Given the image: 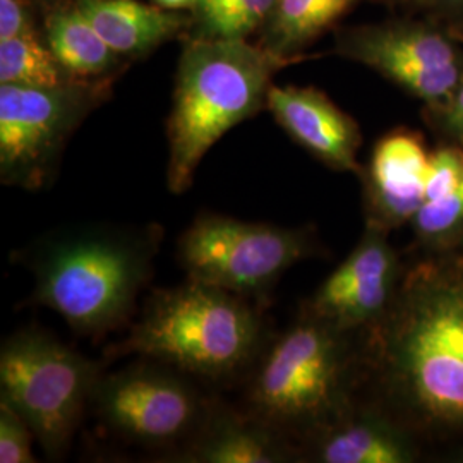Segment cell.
Instances as JSON below:
<instances>
[{
    "instance_id": "4fadbf2b",
    "label": "cell",
    "mask_w": 463,
    "mask_h": 463,
    "mask_svg": "<svg viewBox=\"0 0 463 463\" xmlns=\"http://www.w3.org/2000/svg\"><path fill=\"white\" fill-rule=\"evenodd\" d=\"M187 463H279L294 460V441L246 409L210 398L196 432L175 453Z\"/></svg>"
},
{
    "instance_id": "ffe728a7",
    "label": "cell",
    "mask_w": 463,
    "mask_h": 463,
    "mask_svg": "<svg viewBox=\"0 0 463 463\" xmlns=\"http://www.w3.org/2000/svg\"><path fill=\"white\" fill-rule=\"evenodd\" d=\"M277 0H198L193 9L199 38L239 40L265 26Z\"/></svg>"
},
{
    "instance_id": "2e32d148",
    "label": "cell",
    "mask_w": 463,
    "mask_h": 463,
    "mask_svg": "<svg viewBox=\"0 0 463 463\" xmlns=\"http://www.w3.org/2000/svg\"><path fill=\"white\" fill-rule=\"evenodd\" d=\"M307 443L315 445L316 460L325 463H405L412 451L393 424L376 414L350 412L321 430Z\"/></svg>"
},
{
    "instance_id": "603a6c76",
    "label": "cell",
    "mask_w": 463,
    "mask_h": 463,
    "mask_svg": "<svg viewBox=\"0 0 463 463\" xmlns=\"http://www.w3.org/2000/svg\"><path fill=\"white\" fill-rule=\"evenodd\" d=\"M463 181V151L439 148L430 155L426 177V201H434L453 191Z\"/></svg>"
},
{
    "instance_id": "7c38bea8",
    "label": "cell",
    "mask_w": 463,
    "mask_h": 463,
    "mask_svg": "<svg viewBox=\"0 0 463 463\" xmlns=\"http://www.w3.org/2000/svg\"><path fill=\"white\" fill-rule=\"evenodd\" d=\"M266 109L281 129L333 170L359 172V126L323 91L271 84Z\"/></svg>"
},
{
    "instance_id": "52a82bcc",
    "label": "cell",
    "mask_w": 463,
    "mask_h": 463,
    "mask_svg": "<svg viewBox=\"0 0 463 463\" xmlns=\"http://www.w3.org/2000/svg\"><path fill=\"white\" fill-rule=\"evenodd\" d=\"M316 249L309 229L201 213L181 235L177 260L189 280L229 290L266 309L283 273Z\"/></svg>"
},
{
    "instance_id": "7a4b0ae2",
    "label": "cell",
    "mask_w": 463,
    "mask_h": 463,
    "mask_svg": "<svg viewBox=\"0 0 463 463\" xmlns=\"http://www.w3.org/2000/svg\"><path fill=\"white\" fill-rule=\"evenodd\" d=\"M162 237L158 225L52 235L23 258L33 273L32 302L62 316L81 336L101 338L120 330L153 277Z\"/></svg>"
},
{
    "instance_id": "9a60e30c",
    "label": "cell",
    "mask_w": 463,
    "mask_h": 463,
    "mask_svg": "<svg viewBox=\"0 0 463 463\" xmlns=\"http://www.w3.org/2000/svg\"><path fill=\"white\" fill-rule=\"evenodd\" d=\"M117 55L143 53L177 33L184 19L136 0H76L74 4Z\"/></svg>"
},
{
    "instance_id": "ac0fdd59",
    "label": "cell",
    "mask_w": 463,
    "mask_h": 463,
    "mask_svg": "<svg viewBox=\"0 0 463 463\" xmlns=\"http://www.w3.org/2000/svg\"><path fill=\"white\" fill-rule=\"evenodd\" d=\"M357 0H277L266 23V49L281 57L307 45Z\"/></svg>"
},
{
    "instance_id": "277c9868",
    "label": "cell",
    "mask_w": 463,
    "mask_h": 463,
    "mask_svg": "<svg viewBox=\"0 0 463 463\" xmlns=\"http://www.w3.org/2000/svg\"><path fill=\"white\" fill-rule=\"evenodd\" d=\"M288 61L246 38H198L185 47L166 124L170 193L184 194L216 141L265 109L273 74Z\"/></svg>"
},
{
    "instance_id": "cb8c5ba5",
    "label": "cell",
    "mask_w": 463,
    "mask_h": 463,
    "mask_svg": "<svg viewBox=\"0 0 463 463\" xmlns=\"http://www.w3.org/2000/svg\"><path fill=\"white\" fill-rule=\"evenodd\" d=\"M32 33L30 16L19 0H0V43Z\"/></svg>"
},
{
    "instance_id": "30bf717a",
    "label": "cell",
    "mask_w": 463,
    "mask_h": 463,
    "mask_svg": "<svg viewBox=\"0 0 463 463\" xmlns=\"http://www.w3.org/2000/svg\"><path fill=\"white\" fill-rule=\"evenodd\" d=\"M342 52L430 103H447L462 83L458 52L426 24H384L348 34Z\"/></svg>"
},
{
    "instance_id": "484cf974",
    "label": "cell",
    "mask_w": 463,
    "mask_h": 463,
    "mask_svg": "<svg viewBox=\"0 0 463 463\" xmlns=\"http://www.w3.org/2000/svg\"><path fill=\"white\" fill-rule=\"evenodd\" d=\"M153 4L168 9V11H181V9H194L198 0H153Z\"/></svg>"
},
{
    "instance_id": "44dd1931",
    "label": "cell",
    "mask_w": 463,
    "mask_h": 463,
    "mask_svg": "<svg viewBox=\"0 0 463 463\" xmlns=\"http://www.w3.org/2000/svg\"><path fill=\"white\" fill-rule=\"evenodd\" d=\"M34 432L26 419L0 397V463H34Z\"/></svg>"
},
{
    "instance_id": "3957f363",
    "label": "cell",
    "mask_w": 463,
    "mask_h": 463,
    "mask_svg": "<svg viewBox=\"0 0 463 463\" xmlns=\"http://www.w3.org/2000/svg\"><path fill=\"white\" fill-rule=\"evenodd\" d=\"M265 307L189 280L149 296L129 333L105 350L109 361L139 355L212 383H235L269 340Z\"/></svg>"
},
{
    "instance_id": "ba28073f",
    "label": "cell",
    "mask_w": 463,
    "mask_h": 463,
    "mask_svg": "<svg viewBox=\"0 0 463 463\" xmlns=\"http://www.w3.org/2000/svg\"><path fill=\"white\" fill-rule=\"evenodd\" d=\"M99 376L91 409L99 422L128 443L172 449L189 441L206 414L210 398L183 371L145 359Z\"/></svg>"
},
{
    "instance_id": "5bb4252c",
    "label": "cell",
    "mask_w": 463,
    "mask_h": 463,
    "mask_svg": "<svg viewBox=\"0 0 463 463\" xmlns=\"http://www.w3.org/2000/svg\"><path fill=\"white\" fill-rule=\"evenodd\" d=\"M430 155L419 136L407 131L380 139L365 179L369 225L386 229L414 218L426 201Z\"/></svg>"
},
{
    "instance_id": "7402d4cb",
    "label": "cell",
    "mask_w": 463,
    "mask_h": 463,
    "mask_svg": "<svg viewBox=\"0 0 463 463\" xmlns=\"http://www.w3.org/2000/svg\"><path fill=\"white\" fill-rule=\"evenodd\" d=\"M412 222L426 237H441L455 231L463 222V181L445 196L424 203Z\"/></svg>"
},
{
    "instance_id": "5b68a950",
    "label": "cell",
    "mask_w": 463,
    "mask_h": 463,
    "mask_svg": "<svg viewBox=\"0 0 463 463\" xmlns=\"http://www.w3.org/2000/svg\"><path fill=\"white\" fill-rule=\"evenodd\" d=\"M345 335L306 307L250 367L244 409L292 441L328 430L348 412Z\"/></svg>"
},
{
    "instance_id": "9c48e42d",
    "label": "cell",
    "mask_w": 463,
    "mask_h": 463,
    "mask_svg": "<svg viewBox=\"0 0 463 463\" xmlns=\"http://www.w3.org/2000/svg\"><path fill=\"white\" fill-rule=\"evenodd\" d=\"M101 84L53 88L0 84V181L24 191L47 187L67 137L101 99Z\"/></svg>"
},
{
    "instance_id": "4316f807",
    "label": "cell",
    "mask_w": 463,
    "mask_h": 463,
    "mask_svg": "<svg viewBox=\"0 0 463 463\" xmlns=\"http://www.w3.org/2000/svg\"><path fill=\"white\" fill-rule=\"evenodd\" d=\"M438 2H439L441 5L448 7V9L463 13V0H438Z\"/></svg>"
},
{
    "instance_id": "8fae6325",
    "label": "cell",
    "mask_w": 463,
    "mask_h": 463,
    "mask_svg": "<svg viewBox=\"0 0 463 463\" xmlns=\"http://www.w3.org/2000/svg\"><path fill=\"white\" fill-rule=\"evenodd\" d=\"M397 258L384 229L369 225L363 241L317 288L307 309L344 333L373 326L395 298Z\"/></svg>"
},
{
    "instance_id": "6da1fadb",
    "label": "cell",
    "mask_w": 463,
    "mask_h": 463,
    "mask_svg": "<svg viewBox=\"0 0 463 463\" xmlns=\"http://www.w3.org/2000/svg\"><path fill=\"white\" fill-rule=\"evenodd\" d=\"M369 361L415 422L463 430V263L415 266L371 326Z\"/></svg>"
},
{
    "instance_id": "8992f818",
    "label": "cell",
    "mask_w": 463,
    "mask_h": 463,
    "mask_svg": "<svg viewBox=\"0 0 463 463\" xmlns=\"http://www.w3.org/2000/svg\"><path fill=\"white\" fill-rule=\"evenodd\" d=\"M101 365L36 326L0 350V397L26 419L50 458H62L91 405Z\"/></svg>"
},
{
    "instance_id": "d6986e66",
    "label": "cell",
    "mask_w": 463,
    "mask_h": 463,
    "mask_svg": "<svg viewBox=\"0 0 463 463\" xmlns=\"http://www.w3.org/2000/svg\"><path fill=\"white\" fill-rule=\"evenodd\" d=\"M78 81L59 64L49 45H42L33 33L0 43V84L53 88Z\"/></svg>"
},
{
    "instance_id": "e0dca14e",
    "label": "cell",
    "mask_w": 463,
    "mask_h": 463,
    "mask_svg": "<svg viewBox=\"0 0 463 463\" xmlns=\"http://www.w3.org/2000/svg\"><path fill=\"white\" fill-rule=\"evenodd\" d=\"M47 42L59 64L78 81L103 76L116 62V52L76 5L49 17Z\"/></svg>"
},
{
    "instance_id": "d4e9b609",
    "label": "cell",
    "mask_w": 463,
    "mask_h": 463,
    "mask_svg": "<svg viewBox=\"0 0 463 463\" xmlns=\"http://www.w3.org/2000/svg\"><path fill=\"white\" fill-rule=\"evenodd\" d=\"M445 122L449 131L463 137V83L458 84L455 93L447 101Z\"/></svg>"
}]
</instances>
